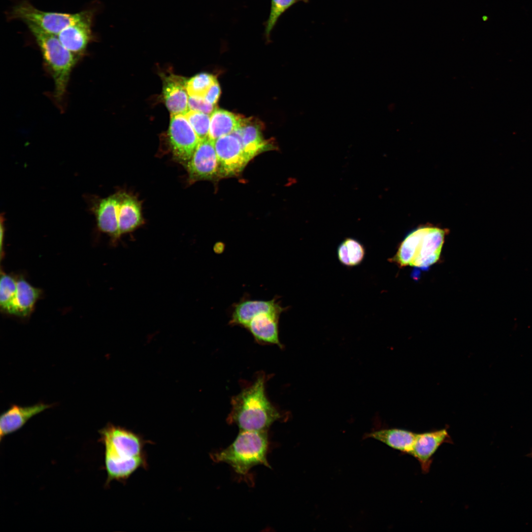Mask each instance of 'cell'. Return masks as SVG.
Wrapping results in <instances>:
<instances>
[{"label": "cell", "instance_id": "1", "mask_svg": "<svg viewBox=\"0 0 532 532\" xmlns=\"http://www.w3.org/2000/svg\"><path fill=\"white\" fill-rule=\"evenodd\" d=\"M100 433L104 447L106 485L114 480L125 481L138 469L146 467L145 441L138 435L112 425L101 429Z\"/></svg>", "mask_w": 532, "mask_h": 532}, {"label": "cell", "instance_id": "2", "mask_svg": "<svg viewBox=\"0 0 532 532\" xmlns=\"http://www.w3.org/2000/svg\"><path fill=\"white\" fill-rule=\"evenodd\" d=\"M447 233L446 229L432 225L418 227L406 234L388 260L399 267L426 271L439 260Z\"/></svg>", "mask_w": 532, "mask_h": 532}, {"label": "cell", "instance_id": "3", "mask_svg": "<svg viewBox=\"0 0 532 532\" xmlns=\"http://www.w3.org/2000/svg\"><path fill=\"white\" fill-rule=\"evenodd\" d=\"M265 378L259 377L251 386L232 399L229 423L240 430L267 431L280 417L279 412L267 399Z\"/></svg>", "mask_w": 532, "mask_h": 532}, {"label": "cell", "instance_id": "4", "mask_svg": "<svg viewBox=\"0 0 532 532\" xmlns=\"http://www.w3.org/2000/svg\"><path fill=\"white\" fill-rule=\"evenodd\" d=\"M268 448L267 431L240 430L232 444L210 457L214 462L229 464L236 473L244 476L257 465L271 468L267 460Z\"/></svg>", "mask_w": 532, "mask_h": 532}, {"label": "cell", "instance_id": "5", "mask_svg": "<svg viewBox=\"0 0 532 532\" xmlns=\"http://www.w3.org/2000/svg\"><path fill=\"white\" fill-rule=\"evenodd\" d=\"M42 54L54 83V98L61 102L65 96L71 72L79 58L61 43L57 36L31 24H27Z\"/></svg>", "mask_w": 532, "mask_h": 532}, {"label": "cell", "instance_id": "6", "mask_svg": "<svg viewBox=\"0 0 532 532\" xmlns=\"http://www.w3.org/2000/svg\"><path fill=\"white\" fill-rule=\"evenodd\" d=\"M92 11L84 10L76 13L44 11L37 9L27 0L16 4L9 15L11 19L23 21L43 31L58 35L63 29L86 17Z\"/></svg>", "mask_w": 532, "mask_h": 532}, {"label": "cell", "instance_id": "7", "mask_svg": "<svg viewBox=\"0 0 532 532\" xmlns=\"http://www.w3.org/2000/svg\"><path fill=\"white\" fill-rule=\"evenodd\" d=\"M168 137L172 154L186 165L200 141L184 114H171Z\"/></svg>", "mask_w": 532, "mask_h": 532}, {"label": "cell", "instance_id": "8", "mask_svg": "<svg viewBox=\"0 0 532 532\" xmlns=\"http://www.w3.org/2000/svg\"><path fill=\"white\" fill-rule=\"evenodd\" d=\"M218 161V177L233 176L240 172L249 162L239 138L233 133L221 136L215 141Z\"/></svg>", "mask_w": 532, "mask_h": 532}, {"label": "cell", "instance_id": "9", "mask_svg": "<svg viewBox=\"0 0 532 532\" xmlns=\"http://www.w3.org/2000/svg\"><path fill=\"white\" fill-rule=\"evenodd\" d=\"M185 166L190 181L193 182L218 177V161L215 141L209 137L201 140Z\"/></svg>", "mask_w": 532, "mask_h": 532}, {"label": "cell", "instance_id": "10", "mask_svg": "<svg viewBox=\"0 0 532 532\" xmlns=\"http://www.w3.org/2000/svg\"><path fill=\"white\" fill-rule=\"evenodd\" d=\"M287 309L283 307L275 297L268 300H254L243 298L232 306L230 324L245 328L255 317L263 313L280 315Z\"/></svg>", "mask_w": 532, "mask_h": 532}, {"label": "cell", "instance_id": "11", "mask_svg": "<svg viewBox=\"0 0 532 532\" xmlns=\"http://www.w3.org/2000/svg\"><path fill=\"white\" fill-rule=\"evenodd\" d=\"M445 443H453L446 429L417 433L409 455L419 462L423 473L429 472L433 455L439 447Z\"/></svg>", "mask_w": 532, "mask_h": 532}, {"label": "cell", "instance_id": "12", "mask_svg": "<svg viewBox=\"0 0 532 532\" xmlns=\"http://www.w3.org/2000/svg\"><path fill=\"white\" fill-rule=\"evenodd\" d=\"M93 13L63 29L58 38L63 46L79 58L85 53L92 39L91 30Z\"/></svg>", "mask_w": 532, "mask_h": 532}, {"label": "cell", "instance_id": "13", "mask_svg": "<svg viewBox=\"0 0 532 532\" xmlns=\"http://www.w3.org/2000/svg\"><path fill=\"white\" fill-rule=\"evenodd\" d=\"M120 200L119 192L99 200L93 207L99 229L111 236L114 242L121 236L118 227Z\"/></svg>", "mask_w": 532, "mask_h": 532}, {"label": "cell", "instance_id": "14", "mask_svg": "<svg viewBox=\"0 0 532 532\" xmlns=\"http://www.w3.org/2000/svg\"><path fill=\"white\" fill-rule=\"evenodd\" d=\"M187 80L184 77L170 74L163 78V93L166 105L171 114H185L189 111Z\"/></svg>", "mask_w": 532, "mask_h": 532}, {"label": "cell", "instance_id": "15", "mask_svg": "<svg viewBox=\"0 0 532 532\" xmlns=\"http://www.w3.org/2000/svg\"><path fill=\"white\" fill-rule=\"evenodd\" d=\"M233 133L239 138L249 161L269 146L262 136L259 123L252 118H243L240 127Z\"/></svg>", "mask_w": 532, "mask_h": 532}, {"label": "cell", "instance_id": "16", "mask_svg": "<svg viewBox=\"0 0 532 532\" xmlns=\"http://www.w3.org/2000/svg\"><path fill=\"white\" fill-rule=\"evenodd\" d=\"M51 407L43 403L29 406L14 405L2 413L0 418V439L21 428L33 416Z\"/></svg>", "mask_w": 532, "mask_h": 532}, {"label": "cell", "instance_id": "17", "mask_svg": "<svg viewBox=\"0 0 532 532\" xmlns=\"http://www.w3.org/2000/svg\"><path fill=\"white\" fill-rule=\"evenodd\" d=\"M280 315L263 313L255 317L245 327L260 343L276 344L281 347L278 336Z\"/></svg>", "mask_w": 532, "mask_h": 532}, {"label": "cell", "instance_id": "18", "mask_svg": "<svg viewBox=\"0 0 532 532\" xmlns=\"http://www.w3.org/2000/svg\"><path fill=\"white\" fill-rule=\"evenodd\" d=\"M141 206L134 196L121 192L118 213V227L120 235L131 232L143 224Z\"/></svg>", "mask_w": 532, "mask_h": 532}, {"label": "cell", "instance_id": "19", "mask_svg": "<svg viewBox=\"0 0 532 532\" xmlns=\"http://www.w3.org/2000/svg\"><path fill=\"white\" fill-rule=\"evenodd\" d=\"M417 433L404 429L391 428L375 431L365 434L364 437L380 441L389 447L409 455Z\"/></svg>", "mask_w": 532, "mask_h": 532}, {"label": "cell", "instance_id": "20", "mask_svg": "<svg viewBox=\"0 0 532 532\" xmlns=\"http://www.w3.org/2000/svg\"><path fill=\"white\" fill-rule=\"evenodd\" d=\"M39 289L21 277L17 281V292L9 314L25 317L29 316L41 295Z\"/></svg>", "mask_w": 532, "mask_h": 532}, {"label": "cell", "instance_id": "21", "mask_svg": "<svg viewBox=\"0 0 532 532\" xmlns=\"http://www.w3.org/2000/svg\"><path fill=\"white\" fill-rule=\"evenodd\" d=\"M242 119L241 116L228 111L215 109L210 116L208 137L215 141L232 133L240 127Z\"/></svg>", "mask_w": 532, "mask_h": 532}, {"label": "cell", "instance_id": "22", "mask_svg": "<svg viewBox=\"0 0 532 532\" xmlns=\"http://www.w3.org/2000/svg\"><path fill=\"white\" fill-rule=\"evenodd\" d=\"M337 257L343 266L352 267L360 265L366 256L364 245L355 238L347 237L338 246Z\"/></svg>", "mask_w": 532, "mask_h": 532}, {"label": "cell", "instance_id": "23", "mask_svg": "<svg viewBox=\"0 0 532 532\" xmlns=\"http://www.w3.org/2000/svg\"><path fill=\"white\" fill-rule=\"evenodd\" d=\"M308 0H271L268 17L264 23V34L267 40L270 39L271 32L280 16L293 5L299 1L307 2Z\"/></svg>", "mask_w": 532, "mask_h": 532}, {"label": "cell", "instance_id": "24", "mask_svg": "<svg viewBox=\"0 0 532 532\" xmlns=\"http://www.w3.org/2000/svg\"><path fill=\"white\" fill-rule=\"evenodd\" d=\"M17 281L12 276L1 273L0 281V306L8 313L17 292Z\"/></svg>", "mask_w": 532, "mask_h": 532}, {"label": "cell", "instance_id": "25", "mask_svg": "<svg viewBox=\"0 0 532 532\" xmlns=\"http://www.w3.org/2000/svg\"><path fill=\"white\" fill-rule=\"evenodd\" d=\"M217 81L216 77L206 73L198 74L187 80L186 89L190 96L203 97L211 85Z\"/></svg>", "mask_w": 532, "mask_h": 532}, {"label": "cell", "instance_id": "26", "mask_svg": "<svg viewBox=\"0 0 532 532\" xmlns=\"http://www.w3.org/2000/svg\"><path fill=\"white\" fill-rule=\"evenodd\" d=\"M184 115L200 140L208 138L210 124L209 114L189 110Z\"/></svg>", "mask_w": 532, "mask_h": 532}, {"label": "cell", "instance_id": "27", "mask_svg": "<svg viewBox=\"0 0 532 532\" xmlns=\"http://www.w3.org/2000/svg\"><path fill=\"white\" fill-rule=\"evenodd\" d=\"M189 110L199 111L207 114H212L214 105L207 102L203 97L190 96L188 98Z\"/></svg>", "mask_w": 532, "mask_h": 532}, {"label": "cell", "instance_id": "28", "mask_svg": "<svg viewBox=\"0 0 532 532\" xmlns=\"http://www.w3.org/2000/svg\"><path fill=\"white\" fill-rule=\"evenodd\" d=\"M220 93V86L217 80L210 87L204 98L208 103L215 105L218 101Z\"/></svg>", "mask_w": 532, "mask_h": 532}, {"label": "cell", "instance_id": "29", "mask_svg": "<svg viewBox=\"0 0 532 532\" xmlns=\"http://www.w3.org/2000/svg\"><path fill=\"white\" fill-rule=\"evenodd\" d=\"M530 456L531 457H532V452H531V453L530 454Z\"/></svg>", "mask_w": 532, "mask_h": 532}]
</instances>
